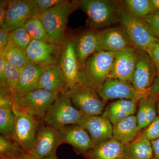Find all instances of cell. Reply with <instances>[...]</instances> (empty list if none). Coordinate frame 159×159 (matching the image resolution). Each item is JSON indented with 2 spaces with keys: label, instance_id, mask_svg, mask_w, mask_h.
<instances>
[{
  "label": "cell",
  "instance_id": "cell-1",
  "mask_svg": "<svg viewBox=\"0 0 159 159\" xmlns=\"http://www.w3.org/2000/svg\"><path fill=\"white\" fill-rule=\"evenodd\" d=\"M77 8L74 1H65L38 16L45 29L49 41L62 47L67 40L65 30L70 15Z\"/></svg>",
  "mask_w": 159,
  "mask_h": 159
},
{
  "label": "cell",
  "instance_id": "cell-2",
  "mask_svg": "<svg viewBox=\"0 0 159 159\" xmlns=\"http://www.w3.org/2000/svg\"><path fill=\"white\" fill-rule=\"evenodd\" d=\"M77 7L88 17L89 25L94 29L103 28L120 21L122 6L116 1L108 0L74 1Z\"/></svg>",
  "mask_w": 159,
  "mask_h": 159
},
{
  "label": "cell",
  "instance_id": "cell-3",
  "mask_svg": "<svg viewBox=\"0 0 159 159\" xmlns=\"http://www.w3.org/2000/svg\"><path fill=\"white\" fill-rule=\"evenodd\" d=\"M115 55L116 53L102 50L93 54L80 66V84L97 88L108 78Z\"/></svg>",
  "mask_w": 159,
  "mask_h": 159
},
{
  "label": "cell",
  "instance_id": "cell-4",
  "mask_svg": "<svg viewBox=\"0 0 159 159\" xmlns=\"http://www.w3.org/2000/svg\"><path fill=\"white\" fill-rule=\"evenodd\" d=\"M84 116L73 106L67 95L60 93L48 110L43 122L58 130L66 125H77Z\"/></svg>",
  "mask_w": 159,
  "mask_h": 159
},
{
  "label": "cell",
  "instance_id": "cell-5",
  "mask_svg": "<svg viewBox=\"0 0 159 159\" xmlns=\"http://www.w3.org/2000/svg\"><path fill=\"white\" fill-rule=\"evenodd\" d=\"M119 22L135 48L147 52L152 43L159 40L142 19L132 14L124 6L121 7Z\"/></svg>",
  "mask_w": 159,
  "mask_h": 159
},
{
  "label": "cell",
  "instance_id": "cell-6",
  "mask_svg": "<svg viewBox=\"0 0 159 159\" xmlns=\"http://www.w3.org/2000/svg\"><path fill=\"white\" fill-rule=\"evenodd\" d=\"M61 93L66 94L74 107L85 116H100L104 110L105 101L89 86L80 84Z\"/></svg>",
  "mask_w": 159,
  "mask_h": 159
},
{
  "label": "cell",
  "instance_id": "cell-7",
  "mask_svg": "<svg viewBox=\"0 0 159 159\" xmlns=\"http://www.w3.org/2000/svg\"><path fill=\"white\" fill-rule=\"evenodd\" d=\"M97 94L103 101L118 99H128L138 102L142 98L156 96L159 88L149 92H140L135 89L131 83L108 78L97 88Z\"/></svg>",
  "mask_w": 159,
  "mask_h": 159
},
{
  "label": "cell",
  "instance_id": "cell-8",
  "mask_svg": "<svg viewBox=\"0 0 159 159\" xmlns=\"http://www.w3.org/2000/svg\"><path fill=\"white\" fill-rule=\"evenodd\" d=\"M59 93L36 89L23 95L13 96L15 102L20 108L41 121Z\"/></svg>",
  "mask_w": 159,
  "mask_h": 159
},
{
  "label": "cell",
  "instance_id": "cell-9",
  "mask_svg": "<svg viewBox=\"0 0 159 159\" xmlns=\"http://www.w3.org/2000/svg\"><path fill=\"white\" fill-rule=\"evenodd\" d=\"M15 123L12 139L27 152L32 145L41 121L21 108L14 102Z\"/></svg>",
  "mask_w": 159,
  "mask_h": 159
},
{
  "label": "cell",
  "instance_id": "cell-10",
  "mask_svg": "<svg viewBox=\"0 0 159 159\" xmlns=\"http://www.w3.org/2000/svg\"><path fill=\"white\" fill-rule=\"evenodd\" d=\"M137 60L132 84L137 91L149 92L159 87L155 66L146 51L136 49Z\"/></svg>",
  "mask_w": 159,
  "mask_h": 159
},
{
  "label": "cell",
  "instance_id": "cell-11",
  "mask_svg": "<svg viewBox=\"0 0 159 159\" xmlns=\"http://www.w3.org/2000/svg\"><path fill=\"white\" fill-rule=\"evenodd\" d=\"M60 145L57 129L40 123L31 148L27 152L35 159H42L56 154Z\"/></svg>",
  "mask_w": 159,
  "mask_h": 159
},
{
  "label": "cell",
  "instance_id": "cell-12",
  "mask_svg": "<svg viewBox=\"0 0 159 159\" xmlns=\"http://www.w3.org/2000/svg\"><path fill=\"white\" fill-rule=\"evenodd\" d=\"M61 47L48 42L33 39L26 54L30 62L48 66L58 64Z\"/></svg>",
  "mask_w": 159,
  "mask_h": 159
},
{
  "label": "cell",
  "instance_id": "cell-13",
  "mask_svg": "<svg viewBox=\"0 0 159 159\" xmlns=\"http://www.w3.org/2000/svg\"><path fill=\"white\" fill-rule=\"evenodd\" d=\"M58 64L66 83L64 90L81 84L79 78L80 65L75 54L72 39H67L61 47Z\"/></svg>",
  "mask_w": 159,
  "mask_h": 159
},
{
  "label": "cell",
  "instance_id": "cell-14",
  "mask_svg": "<svg viewBox=\"0 0 159 159\" xmlns=\"http://www.w3.org/2000/svg\"><path fill=\"white\" fill-rule=\"evenodd\" d=\"M32 17H34V12L31 0L8 1L6 20L1 28L10 32L22 27Z\"/></svg>",
  "mask_w": 159,
  "mask_h": 159
},
{
  "label": "cell",
  "instance_id": "cell-15",
  "mask_svg": "<svg viewBox=\"0 0 159 159\" xmlns=\"http://www.w3.org/2000/svg\"><path fill=\"white\" fill-rule=\"evenodd\" d=\"M136 60V49L132 46L116 52L108 78L132 83Z\"/></svg>",
  "mask_w": 159,
  "mask_h": 159
},
{
  "label": "cell",
  "instance_id": "cell-16",
  "mask_svg": "<svg viewBox=\"0 0 159 159\" xmlns=\"http://www.w3.org/2000/svg\"><path fill=\"white\" fill-rule=\"evenodd\" d=\"M77 125L88 132L94 145L113 138V125L106 117L102 115H84Z\"/></svg>",
  "mask_w": 159,
  "mask_h": 159
},
{
  "label": "cell",
  "instance_id": "cell-17",
  "mask_svg": "<svg viewBox=\"0 0 159 159\" xmlns=\"http://www.w3.org/2000/svg\"><path fill=\"white\" fill-rule=\"evenodd\" d=\"M13 94L5 84H0V132L12 139L15 123Z\"/></svg>",
  "mask_w": 159,
  "mask_h": 159
},
{
  "label": "cell",
  "instance_id": "cell-18",
  "mask_svg": "<svg viewBox=\"0 0 159 159\" xmlns=\"http://www.w3.org/2000/svg\"><path fill=\"white\" fill-rule=\"evenodd\" d=\"M57 130L60 144H70L79 151L85 153L94 146L88 132L79 125H66Z\"/></svg>",
  "mask_w": 159,
  "mask_h": 159
},
{
  "label": "cell",
  "instance_id": "cell-19",
  "mask_svg": "<svg viewBox=\"0 0 159 159\" xmlns=\"http://www.w3.org/2000/svg\"><path fill=\"white\" fill-rule=\"evenodd\" d=\"M99 48L102 51L116 53L130 46V39L122 26L97 31Z\"/></svg>",
  "mask_w": 159,
  "mask_h": 159
},
{
  "label": "cell",
  "instance_id": "cell-20",
  "mask_svg": "<svg viewBox=\"0 0 159 159\" xmlns=\"http://www.w3.org/2000/svg\"><path fill=\"white\" fill-rule=\"evenodd\" d=\"M72 40L75 54L80 66L93 54L101 50L97 31H86Z\"/></svg>",
  "mask_w": 159,
  "mask_h": 159
},
{
  "label": "cell",
  "instance_id": "cell-21",
  "mask_svg": "<svg viewBox=\"0 0 159 159\" xmlns=\"http://www.w3.org/2000/svg\"><path fill=\"white\" fill-rule=\"evenodd\" d=\"M66 83L59 65L46 66L38 83L36 89L60 93L66 88Z\"/></svg>",
  "mask_w": 159,
  "mask_h": 159
},
{
  "label": "cell",
  "instance_id": "cell-22",
  "mask_svg": "<svg viewBox=\"0 0 159 159\" xmlns=\"http://www.w3.org/2000/svg\"><path fill=\"white\" fill-rule=\"evenodd\" d=\"M125 145L112 138L94 145L86 152L89 159H123Z\"/></svg>",
  "mask_w": 159,
  "mask_h": 159
},
{
  "label": "cell",
  "instance_id": "cell-23",
  "mask_svg": "<svg viewBox=\"0 0 159 159\" xmlns=\"http://www.w3.org/2000/svg\"><path fill=\"white\" fill-rule=\"evenodd\" d=\"M45 67L30 62L22 69L19 80L13 95H21L36 89L40 77Z\"/></svg>",
  "mask_w": 159,
  "mask_h": 159
},
{
  "label": "cell",
  "instance_id": "cell-24",
  "mask_svg": "<svg viewBox=\"0 0 159 159\" xmlns=\"http://www.w3.org/2000/svg\"><path fill=\"white\" fill-rule=\"evenodd\" d=\"M139 131L137 116L132 115L113 125V138L126 145L137 138Z\"/></svg>",
  "mask_w": 159,
  "mask_h": 159
},
{
  "label": "cell",
  "instance_id": "cell-25",
  "mask_svg": "<svg viewBox=\"0 0 159 159\" xmlns=\"http://www.w3.org/2000/svg\"><path fill=\"white\" fill-rule=\"evenodd\" d=\"M137 102L128 99H120L111 103L102 114L113 125L129 116L136 110Z\"/></svg>",
  "mask_w": 159,
  "mask_h": 159
},
{
  "label": "cell",
  "instance_id": "cell-26",
  "mask_svg": "<svg viewBox=\"0 0 159 159\" xmlns=\"http://www.w3.org/2000/svg\"><path fill=\"white\" fill-rule=\"evenodd\" d=\"M151 141L141 136L125 145L123 159H153Z\"/></svg>",
  "mask_w": 159,
  "mask_h": 159
},
{
  "label": "cell",
  "instance_id": "cell-27",
  "mask_svg": "<svg viewBox=\"0 0 159 159\" xmlns=\"http://www.w3.org/2000/svg\"><path fill=\"white\" fill-rule=\"evenodd\" d=\"M157 100L156 96H149L139 101L136 116L139 130L146 128L157 116Z\"/></svg>",
  "mask_w": 159,
  "mask_h": 159
},
{
  "label": "cell",
  "instance_id": "cell-28",
  "mask_svg": "<svg viewBox=\"0 0 159 159\" xmlns=\"http://www.w3.org/2000/svg\"><path fill=\"white\" fill-rule=\"evenodd\" d=\"M0 54L9 64L20 70L31 62L27 58L25 52L9 43L0 51Z\"/></svg>",
  "mask_w": 159,
  "mask_h": 159
},
{
  "label": "cell",
  "instance_id": "cell-29",
  "mask_svg": "<svg viewBox=\"0 0 159 159\" xmlns=\"http://www.w3.org/2000/svg\"><path fill=\"white\" fill-rule=\"evenodd\" d=\"M24 152H25L22 148L13 139L1 135L0 136V158L14 159Z\"/></svg>",
  "mask_w": 159,
  "mask_h": 159
},
{
  "label": "cell",
  "instance_id": "cell-30",
  "mask_svg": "<svg viewBox=\"0 0 159 159\" xmlns=\"http://www.w3.org/2000/svg\"><path fill=\"white\" fill-rule=\"evenodd\" d=\"M5 60L3 74L0 76V84L7 85L14 94L19 80L21 70L11 65Z\"/></svg>",
  "mask_w": 159,
  "mask_h": 159
},
{
  "label": "cell",
  "instance_id": "cell-31",
  "mask_svg": "<svg viewBox=\"0 0 159 159\" xmlns=\"http://www.w3.org/2000/svg\"><path fill=\"white\" fill-rule=\"evenodd\" d=\"M123 3L129 12L140 18L152 13L150 0H125Z\"/></svg>",
  "mask_w": 159,
  "mask_h": 159
},
{
  "label": "cell",
  "instance_id": "cell-32",
  "mask_svg": "<svg viewBox=\"0 0 159 159\" xmlns=\"http://www.w3.org/2000/svg\"><path fill=\"white\" fill-rule=\"evenodd\" d=\"M24 26L32 39L50 42L45 29L38 17H31Z\"/></svg>",
  "mask_w": 159,
  "mask_h": 159
},
{
  "label": "cell",
  "instance_id": "cell-33",
  "mask_svg": "<svg viewBox=\"0 0 159 159\" xmlns=\"http://www.w3.org/2000/svg\"><path fill=\"white\" fill-rule=\"evenodd\" d=\"M32 40L24 26L9 32V43L25 52H26Z\"/></svg>",
  "mask_w": 159,
  "mask_h": 159
},
{
  "label": "cell",
  "instance_id": "cell-34",
  "mask_svg": "<svg viewBox=\"0 0 159 159\" xmlns=\"http://www.w3.org/2000/svg\"><path fill=\"white\" fill-rule=\"evenodd\" d=\"M65 0H31L34 9V17H38L43 12Z\"/></svg>",
  "mask_w": 159,
  "mask_h": 159
},
{
  "label": "cell",
  "instance_id": "cell-35",
  "mask_svg": "<svg viewBox=\"0 0 159 159\" xmlns=\"http://www.w3.org/2000/svg\"><path fill=\"white\" fill-rule=\"evenodd\" d=\"M141 19L152 34L159 39V11L152 12Z\"/></svg>",
  "mask_w": 159,
  "mask_h": 159
},
{
  "label": "cell",
  "instance_id": "cell-36",
  "mask_svg": "<svg viewBox=\"0 0 159 159\" xmlns=\"http://www.w3.org/2000/svg\"><path fill=\"white\" fill-rule=\"evenodd\" d=\"M141 135L151 142L159 139V116H157L153 121L145 128Z\"/></svg>",
  "mask_w": 159,
  "mask_h": 159
},
{
  "label": "cell",
  "instance_id": "cell-37",
  "mask_svg": "<svg viewBox=\"0 0 159 159\" xmlns=\"http://www.w3.org/2000/svg\"><path fill=\"white\" fill-rule=\"evenodd\" d=\"M147 52L153 61L159 78V40L152 43Z\"/></svg>",
  "mask_w": 159,
  "mask_h": 159
},
{
  "label": "cell",
  "instance_id": "cell-38",
  "mask_svg": "<svg viewBox=\"0 0 159 159\" xmlns=\"http://www.w3.org/2000/svg\"><path fill=\"white\" fill-rule=\"evenodd\" d=\"M9 32L6 31L2 28L0 29V51L9 44Z\"/></svg>",
  "mask_w": 159,
  "mask_h": 159
},
{
  "label": "cell",
  "instance_id": "cell-39",
  "mask_svg": "<svg viewBox=\"0 0 159 159\" xmlns=\"http://www.w3.org/2000/svg\"><path fill=\"white\" fill-rule=\"evenodd\" d=\"M0 26L2 28L5 23L7 13L8 1H0Z\"/></svg>",
  "mask_w": 159,
  "mask_h": 159
},
{
  "label": "cell",
  "instance_id": "cell-40",
  "mask_svg": "<svg viewBox=\"0 0 159 159\" xmlns=\"http://www.w3.org/2000/svg\"><path fill=\"white\" fill-rule=\"evenodd\" d=\"M151 142L153 150V159H159V138Z\"/></svg>",
  "mask_w": 159,
  "mask_h": 159
},
{
  "label": "cell",
  "instance_id": "cell-41",
  "mask_svg": "<svg viewBox=\"0 0 159 159\" xmlns=\"http://www.w3.org/2000/svg\"><path fill=\"white\" fill-rule=\"evenodd\" d=\"M152 12L159 11V0H150Z\"/></svg>",
  "mask_w": 159,
  "mask_h": 159
},
{
  "label": "cell",
  "instance_id": "cell-42",
  "mask_svg": "<svg viewBox=\"0 0 159 159\" xmlns=\"http://www.w3.org/2000/svg\"><path fill=\"white\" fill-rule=\"evenodd\" d=\"M14 159H35L31 157V155L29 154V153L27 152H24L22 154L20 155L17 157L15 158Z\"/></svg>",
  "mask_w": 159,
  "mask_h": 159
},
{
  "label": "cell",
  "instance_id": "cell-43",
  "mask_svg": "<svg viewBox=\"0 0 159 159\" xmlns=\"http://www.w3.org/2000/svg\"><path fill=\"white\" fill-rule=\"evenodd\" d=\"M42 159H57V157H56V154H55L54 155L51 156L46 157Z\"/></svg>",
  "mask_w": 159,
  "mask_h": 159
},
{
  "label": "cell",
  "instance_id": "cell-44",
  "mask_svg": "<svg viewBox=\"0 0 159 159\" xmlns=\"http://www.w3.org/2000/svg\"><path fill=\"white\" fill-rule=\"evenodd\" d=\"M157 109L158 113L159 116V98L158 99L157 102Z\"/></svg>",
  "mask_w": 159,
  "mask_h": 159
},
{
  "label": "cell",
  "instance_id": "cell-45",
  "mask_svg": "<svg viewBox=\"0 0 159 159\" xmlns=\"http://www.w3.org/2000/svg\"><path fill=\"white\" fill-rule=\"evenodd\" d=\"M0 159H6L3 158H0Z\"/></svg>",
  "mask_w": 159,
  "mask_h": 159
}]
</instances>
